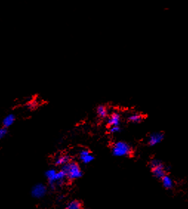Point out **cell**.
I'll use <instances>...</instances> for the list:
<instances>
[{
    "label": "cell",
    "instance_id": "ba28073f",
    "mask_svg": "<svg viewBox=\"0 0 188 209\" xmlns=\"http://www.w3.org/2000/svg\"><path fill=\"white\" fill-rule=\"evenodd\" d=\"M121 122V115L119 112H114L110 115L108 119V124L110 127L113 126H119Z\"/></svg>",
    "mask_w": 188,
    "mask_h": 209
},
{
    "label": "cell",
    "instance_id": "7a4b0ae2",
    "mask_svg": "<svg viewBox=\"0 0 188 209\" xmlns=\"http://www.w3.org/2000/svg\"><path fill=\"white\" fill-rule=\"evenodd\" d=\"M112 151L116 157H125L131 154L132 149L126 142L117 141L113 144Z\"/></svg>",
    "mask_w": 188,
    "mask_h": 209
},
{
    "label": "cell",
    "instance_id": "5bb4252c",
    "mask_svg": "<svg viewBox=\"0 0 188 209\" xmlns=\"http://www.w3.org/2000/svg\"><path fill=\"white\" fill-rule=\"evenodd\" d=\"M96 112L97 115L100 118H106L107 116H108V110L103 105H99V106L97 107L96 109Z\"/></svg>",
    "mask_w": 188,
    "mask_h": 209
},
{
    "label": "cell",
    "instance_id": "9a60e30c",
    "mask_svg": "<svg viewBox=\"0 0 188 209\" xmlns=\"http://www.w3.org/2000/svg\"><path fill=\"white\" fill-rule=\"evenodd\" d=\"M66 209H82V204L78 200H73L67 205Z\"/></svg>",
    "mask_w": 188,
    "mask_h": 209
},
{
    "label": "cell",
    "instance_id": "3957f363",
    "mask_svg": "<svg viewBox=\"0 0 188 209\" xmlns=\"http://www.w3.org/2000/svg\"><path fill=\"white\" fill-rule=\"evenodd\" d=\"M150 166L152 168V172L154 177L158 179H161L165 175L166 169L165 166L158 160H153L150 162Z\"/></svg>",
    "mask_w": 188,
    "mask_h": 209
},
{
    "label": "cell",
    "instance_id": "5b68a950",
    "mask_svg": "<svg viewBox=\"0 0 188 209\" xmlns=\"http://www.w3.org/2000/svg\"><path fill=\"white\" fill-rule=\"evenodd\" d=\"M165 135L162 132H153L150 135L148 138V143L151 147L157 145L164 140Z\"/></svg>",
    "mask_w": 188,
    "mask_h": 209
},
{
    "label": "cell",
    "instance_id": "7c38bea8",
    "mask_svg": "<svg viewBox=\"0 0 188 209\" xmlns=\"http://www.w3.org/2000/svg\"><path fill=\"white\" fill-rule=\"evenodd\" d=\"M14 121H15V115L13 114H10L7 115L3 120V126H4L5 128H8V127L13 125Z\"/></svg>",
    "mask_w": 188,
    "mask_h": 209
},
{
    "label": "cell",
    "instance_id": "277c9868",
    "mask_svg": "<svg viewBox=\"0 0 188 209\" xmlns=\"http://www.w3.org/2000/svg\"><path fill=\"white\" fill-rule=\"evenodd\" d=\"M47 192V188L43 184H37L34 186L32 189V195L36 198H42L45 195Z\"/></svg>",
    "mask_w": 188,
    "mask_h": 209
},
{
    "label": "cell",
    "instance_id": "8fae6325",
    "mask_svg": "<svg viewBox=\"0 0 188 209\" xmlns=\"http://www.w3.org/2000/svg\"><path fill=\"white\" fill-rule=\"evenodd\" d=\"M67 178L66 177L65 173L62 169H61L60 171H56V185H60L63 184V183L64 182V180Z\"/></svg>",
    "mask_w": 188,
    "mask_h": 209
},
{
    "label": "cell",
    "instance_id": "30bf717a",
    "mask_svg": "<svg viewBox=\"0 0 188 209\" xmlns=\"http://www.w3.org/2000/svg\"><path fill=\"white\" fill-rule=\"evenodd\" d=\"M162 181V184H163V186L167 189H170V188H173V181L172 180L170 177L168 176V175H165L161 179Z\"/></svg>",
    "mask_w": 188,
    "mask_h": 209
},
{
    "label": "cell",
    "instance_id": "6da1fadb",
    "mask_svg": "<svg viewBox=\"0 0 188 209\" xmlns=\"http://www.w3.org/2000/svg\"><path fill=\"white\" fill-rule=\"evenodd\" d=\"M62 169L65 173L66 177L69 180H76L82 176V171L80 166L76 162L70 161L62 166Z\"/></svg>",
    "mask_w": 188,
    "mask_h": 209
},
{
    "label": "cell",
    "instance_id": "2e32d148",
    "mask_svg": "<svg viewBox=\"0 0 188 209\" xmlns=\"http://www.w3.org/2000/svg\"><path fill=\"white\" fill-rule=\"evenodd\" d=\"M121 131V128L119 126H113L110 127V132L112 134H116V133L119 132Z\"/></svg>",
    "mask_w": 188,
    "mask_h": 209
},
{
    "label": "cell",
    "instance_id": "8992f818",
    "mask_svg": "<svg viewBox=\"0 0 188 209\" xmlns=\"http://www.w3.org/2000/svg\"><path fill=\"white\" fill-rule=\"evenodd\" d=\"M79 159L83 163L88 164L91 163L94 160L93 155L87 149H82L79 152Z\"/></svg>",
    "mask_w": 188,
    "mask_h": 209
},
{
    "label": "cell",
    "instance_id": "4fadbf2b",
    "mask_svg": "<svg viewBox=\"0 0 188 209\" xmlns=\"http://www.w3.org/2000/svg\"><path fill=\"white\" fill-rule=\"evenodd\" d=\"M128 121L133 123H139L143 121V116L139 113L131 114L128 117Z\"/></svg>",
    "mask_w": 188,
    "mask_h": 209
},
{
    "label": "cell",
    "instance_id": "52a82bcc",
    "mask_svg": "<svg viewBox=\"0 0 188 209\" xmlns=\"http://www.w3.org/2000/svg\"><path fill=\"white\" fill-rule=\"evenodd\" d=\"M56 171L55 169H49L45 172V176L48 180L50 186L52 189H55L56 188Z\"/></svg>",
    "mask_w": 188,
    "mask_h": 209
},
{
    "label": "cell",
    "instance_id": "9c48e42d",
    "mask_svg": "<svg viewBox=\"0 0 188 209\" xmlns=\"http://www.w3.org/2000/svg\"><path fill=\"white\" fill-rule=\"evenodd\" d=\"M71 161V158H70L69 155H60L59 156L58 158L56 159V161H55V163L57 166H64L65 165L66 163H67L68 162Z\"/></svg>",
    "mask_w": 188,
    "mask_h": 209
},
{
    "label": "cell",
    "instance_id": "e0dca14e",
    "mask_svg": "<svg viewBox=\"0 0 188 209\" xmlns=\"http://www.w3.org/2000/svg\"><path fill=\"white\" fill-rule=\"evenodd\" d=\"M7 133V129L6 128H0V140L2 138H4Z\"/></svg>",
    "mask_w": 188,
    "mask_h": 209
}]
</instances>
